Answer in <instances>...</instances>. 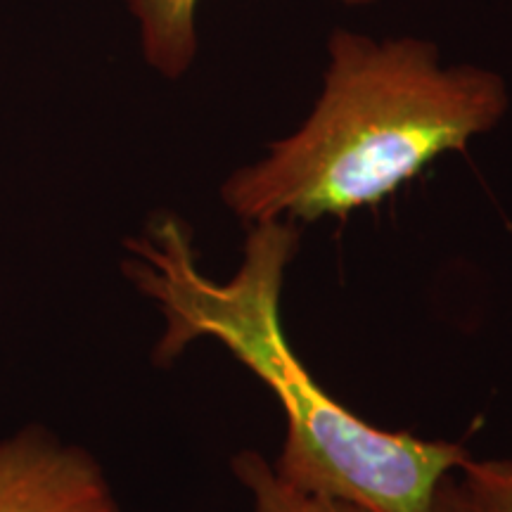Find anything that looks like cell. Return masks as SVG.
<instances>
[{"label":"cell","instance_id":"cell-4","mask_svg":"<svg viewBox=\"0 0 512 512\" xmlns=\"http://www.w3.org/2000/svg\"><path fill=\"white\" fill-rule=\"evenodd\" d=\"M200 0H131L147 62L169 79L181 76L197 53L195 12ZM370 3V0H344Z\"/></svg>","mask_w":512,"mask_h":512},{"label":"cell","instance_id":"cell-2","mask_svg":"<svg viewBox=\"0 0 512 512\" xmlns=\"http://www.w3.org/2000/svg\"><path fill=\"white\" fill-rule=\"evenodd\" d=\"M508 88L479 67L441 69L432 43H373L337 31L325 88L299 131L223 183L247 226L347 219L377 207L508 112Z\"/></svg>","mask_w":512,"mask_h":512},{"label":"cell","instance_id":"cell-7","mask_svg":"<svg viewBox=\"0 0 512 512\" xmlns=\"http://www.w3.org/2000/svg\"><path fill=\"white\" fill-rule=\"evenodd\" d=\"M434 512H465L456 475H448L444 482H441L437 501H434Z\"/></svg>","mask_w":512,"mask_h":512},{"label":"cell","instance_id":"cell-5","mask_svg":"<svg viewBox=\"0 0 512 512\" xmlns=\"http://www.w3.org/2000/svg\"><path fill=\"white\" fill-rule=\"evenodd\" d=\"M233 475L247 491L252 512H368L354 503L304 494L275 475L259 451H242L230 460Z\"/></svg>","mask_w":512,"mask_h":512},{"label":"cell","instance_id":"cell-6","mask_svg":"<svg viewBox=\"0 0 512 512\" xmlns=\"http://www.w3.org/2000/svg\"><path fill=\"white\" fill-rule=\"evenodd\" d=\"M465 512H512V456L467 458L456 472Z\"/></svg>","mask_w":512,"mask_h":512},{"label":"cell","instance_id":"cell-1","mask_svg":"<svg viewBox=\"0 0 512 512\" xmlns=\"http://www.w3.org/2000/svg\"><path fill=\"white\" fill-rule=\"evenodd\" d=\"M297 249V223H254L240 268L221 283L197 266L190 230L176 216H157L126 242L124 259V273L164 318L155 361L166 366L197 339H216L280 403L285 441L273 470L283 482L368 512H434L441 482L470 451L456 441L380 430L313 380L280 320Z\"/></svg>","mask_w":512,"mask_h":512},{"label":"cell","instance_id":"cell-3","mask_svg":"<svg viewBox=\"0 0 512 512\" xmlns=\"http://www.w3.org/2000/svg\"><path fill=\"white\" fill-rule=\"evenodd\" d=\"M0 512H121L102 465L86 448L41 427L0 439Z\"/></svg>","mask_w":512,"mask_h":512}]
</instances>
